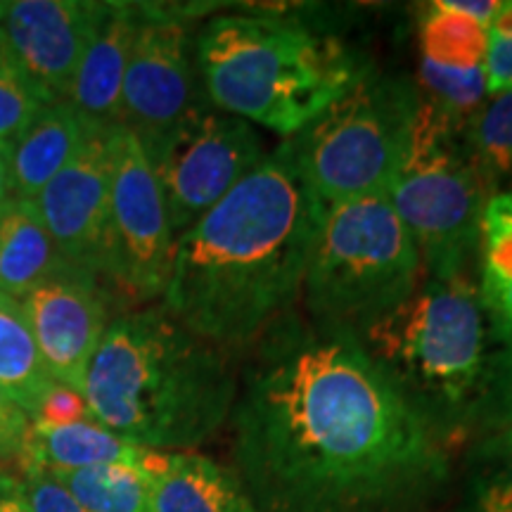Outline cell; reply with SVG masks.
Returning <instances> with one entry per match:
<instances>
[{
	"label": "cell",
	"mask_w": 512,
	"mask_h": 512,
	"mask_svg": "<svg viewBox=\"0 0 512 512\" xmlns=\"http://www.w3.org/2000/svg\"><path fill=\"white\" fill-rule=\"evenodd\" d=\"M254 512H430L451 451L356 330L290 311L247 349L230 413Z\"/></svg>",
	"instance_id": "cell-1"
},
{
	"label": "cell",
	"mask_w": 512,
	"mask_h": 512,
	"mask_svg": "<svg viewBox=\"0 0 512 512\" xmlns=\"http://www.w3.org/2000/svg\"><path fill=\"white\" fill-rule=\"evenodd\" d=\"M323 211L278 145L176 240L162 306L197 337L245 356L302 297Z\"/></svg>",
	"instance_id": "cell-2"
},
{
	"label": "cell",
	"mask_w": 512,
	"mask_h": 512,
	"mask_svg": "<svg viewBox=\"0 0 512 512\" xmlns=\"http://www.w3.org/2000/svg\"><path fill=\"white\" fill-rule=\"evenodd\" d=\"M356 335L448 451L512 427V337L470 275L427 278Z\"/></svg>",
	"instance_id": "cell-3"
},
{
	"label": "cell",
	"mask_w": 512,
	"mask_h": 512,
	"mask_svg": "<svg viewBox=\"0 0 512 512\" xmlns=\"http://www.w3.org/2000/svg\"><path fill=\"white\" fill-rule=\"evenodd\" d=\"M238 356L159 306L121 313L95 351L83 399L93 420L152 451H190L230 420Z\"/></svg>",
	"instance_id": "cell-4"
},
{
	"label": "cell",
	"mask_w": 512,
	"mask_h": 512,
	"mask_svg": "<svg viewBox=\"0 0 512 512\" xmlns=\"http://www.w3.org/2000/svg\"><path fill=\"white\" fill-rule=\"evenodd\" d=\"M209 105L292 138L354 83L366 62L335 31L290 10L226 12L195 31Z\"/></svg>",
	"instance_id": "cell-5"
},
{
	"label": "cell",
	"mask_w": 512,
	"mask_h": 512,
	"mask_svg": "<svg viewBox=\"0 0 512 512\" xmlns=\"http://www.w3.org/2000/svg\"><path fill=\"white\" fill-rule=\"evenodd\" d=\"M422 273L387 195L325 204L302 285L306 316L358 332L406 302Z\"/></svg>",
	"instance_id": "cell-6"
},
{
	"label": "cell",
	"mask_w": 512,
	"mask_h": 512,
	"mask_svg": "<svg viewBox=\"0 0 512 512\" xmlns=\"http://www.w3.org/2000/svg\"><path fill=\"white\" fill-rule=\"evenodd\" d=\"M387 200L411 233L430 278L470 275L491 192L467 150L463 124L422 95Z\"/></svg>",
	"instance_id": "cell-7"
},
{
	"label": "cell",
	"mask_w": 512,
	"mask_h": 512,
	"mask_svg": "<svg viewBox=\"0 0 512 512\" xmlns=\"http://www.w3.org/2000/svg\"><path fill=\"white\" fill-rule=\"evenodd\" d=\"M418 100L411 81L366 67L328 110L280 145L323 204L387 195Z\"/></svg>",
	"instance_id": "cell-8"
},
{
	"label": "cell",
	"mask_w": 512,
	"mask_h": 512,
	"mask_svg": "<svg viewBox=\"0 0 512 512\" xmlns=\"http://www.w3.org/2000/svg\"><path fill=\"white\" fill-rule=\"evenodd\" d=\"M176 240L268 157L256 128L209 102L145 152Z\"/></svg>",
	"instance_id": "cell-9"
},
{
	"label": "cell",
	"mask_w": 512,
	"mask_h": 512,
	"mask_svg": "<svg viewBox=\"0 0 512 512\" xmlns=\"http://www.w3.org/2000/svg\"><path fill=\"white\" fill-rule=\"evenodd\" d=\"M110 150V240L102 280L126 302L145 304L164 297L176 235L140 140L128 128L117 126L110 133Z\"/></svg>",
	"instance_id": "cell-10"
},
{
	"label": "cell",
	"mask_w": 512,
	"mask_h": 512,
	"mask_svg": "<svg viewBox=\"0 0 512 512\" xmlns=\"http://www.w3.org/2000/svg\"><path fill=\"white\" fill-rule=\"evenodd\" d=\"M138 8L119 126L128 128L147 152L209 100L197 72L195 31L188 15L150 3H138Z\"/></svg>",
	"instance_id": "cell-11"
},
{
	"label": "cell",
	"mask_w": 512,
	"mask_h": 512,
	"mask_svg": "<svg viewBox=\"0 0 512 512\" xmlns=\"http://www.w3.org/2000/svg\"><path fill=\"white\" fill-rule=\"evenodd\" d=\"M110 133L91 128L72 162L43 188L36 207L69 266L102 283L110 240Z\"/></svg>",
	"instance_id": "cell-12"
},
{
	"label": "cell",
	"mask_w": 512,
	"mask_h": 512,
	"mask_svg": "<svg viewBox=\"0 0 512 512\" xmlns=\"http://www.w3.org/2000/svg\"><path fill=\"white\" fill-rule=\"evenodd\" d=\"M48 375L81 392L107 325V294L95 275L79 268L53 275L19 299Z\"/></svg>",
	"instance_id": "cell-13"
},
{
	"label": "cell",
	"mask_w": 512,
	"mask_h": 512,
	"mask_svg": "<svg viewBox=\"0 0 512 512\" xmlns=\"http://www.w3.org/2000/svg\"><path fill=\"white\" fill-rule=\"evenodd\" d=\"M102 5L93 0H17L0 27L12 53L46 102L72 95L79 64L98 27Z\"/></svg>",
	"instance_id": "cell-14"
},
{
	"label": "cell",
	"mask_w": 512,
	"mask_h": 512,
	"mask_svg": "<svg viewBox=\"0 0 512 512\" xmlns=\"http://www.w3.org/2000/svg\"><path fill=\"white\" fill-rule=\"evenodd\" d=\"M138 3H105L76 72L69 102L93 128H112L121 121V91L136 41Z\"/></svg>",
	"instance_id": "cell-15"
},
{
	"label": "cell",
	"mask_w": 512,
	"mask_h": 512,
	"mask_svg": "<svg viewBox=\"0 0 512 512\" xmlns=\"http://www.w3.org/2000/svg\"><path fill=\"white\" fill-rule=\"evenodd\" d=\"M152 512H254L235 470L192 451H150Z\"/></svg>",
	"instance_id": "cell-16"
},
{
	"label": "cell",
	"mask_w": 512,
	"mask_h": 512,
	"mask_svg": "<svg viewBox=\"0 0 512 512\" xmlns=\"http://www.w3.org/2000/svg\"><path fill=\"white\" fill-rule=\"evenodd\" d=\"M152 448H143L121 439L88 418L74 425L36 430L29 425L24 434L19 463L24 472H74L98 465H128L145 472Z\"/></svg>",
	"instance_id": "cell-17"
},
{
	"label": "cell",
	"mask_w": 512,
	"mask_h": 512,
	"mask_svg": "<svg viewBox=\"0 0 512 512\" xmlns=\"http://www.w3.org/2000/svg\"><path fill=\"white\" fill-rule=\"evenodd\" d=\"M88 126L72 102H48L10 150L12 200L36 202L43 188L72 162Z\"/></svg>",
	"instance_id": "cell-18"
},
{
	"label": "cell",
	"mask_w": 512,
	"mask_h": 512,
	"mask_svg": "<svg viewBox=\"0 0 512 512\" xmlns=\"http://www.w3.org/2000/svg\"><path fill=\"white\" fill-rule=\"evenodd\" d=\"M36 202L10 200L0 209V292L24 299L43 280L67 271Z\"/></svg>",
	"instance_id": "cell-19"
},
{
	"label": "cell",
	"mask_w": 512,
	"mask_h": 512,
	"mask_svg": "<svg viewBox=\"0 0 512 512\" xmlns=\"http://www.w3.org/2000/svg\"><path fill=\"white\" fill-rule=\"evenodd\" d=\"M53 384L55 380L38 354L22 302L0 292V392L31 415Z\"/></svg>",
	"instance_id": "cell-20"
},
{
	"label": "cell",
	"mask_w": 512,
	"mask_h": 512,
	"mask_svg": "<svg viewBox=\"0 0 512 512\" xmlns=\"http://www.w3.org/2000/svg\"><path fill=\"white\" fill-rule=\"evenodd\" d=\"M477 287L496 328L512 337V192H501L486 202Z\"/></svg>",
	"instance_id": "cell-21"
},
{
	"label": "cell",
	"mask_w": 512,
	"mask_h": 512,
	"mask_svg": "<svg viewBox=\"0 0 512 512\" xmlns=\"http://www.w3.org/2000/svg\"><path fill=\"white\" fill-rule=\"evenodd\" d=\"M486 43H489V27L458 10L453 0H437L422 8V60L448 69L484 67Z\"/></svg>",
	"instance_id": "cell-22"
},
{
	"label": "cell",
	"mask_w": 512,
	"mask_h": 512,
	"mask_svg": "<svg viewBox=\"0 0 512 512\" xmlns=\"http://www.w3.org/2000/svg\"><path fill=\"white\" fill-rule=\"evenodd\" d=\"M460 512H512V427L470 444Z\"/></svg>",
	"instance_id": "cell-23"
},
{
	"label": "cell",
	"mask_w": 512,
	"mask_h": 512,
	"mask_svg": "<svg viewBox=\"0 0 512 512\" xmlns=\"http://www.w3.org/2000/svg\"><path fill=\"white\" fill-rule=\"evenodd\" d=\"M463 138L491 197L512 192V91L486 100L463 126Z\"/></svg>",
	"instance_id": "cell-24"
},
{
	"label": "cell",
	"mask_w": 512,
	"mask_h": 512,
	"mask_svg": "<svg viewBox=\"0 0 512 512\" xmlns=\"http://www.w3.org/2000/svg\"><path fill=\"white\" fill-rule=\"evenodd\" d=\"M55 477L88 512H152L150 479L138 467L98 465Z\"/></svg>",
	"instance_id": "cell-25"
},
{
	"label": "cell",
	"mask_w": 512,
	"mask_h": 512,
	"mask_svg": "<svg viewBox=\"0 0 512 512\" xmlns=\"http://www.w3.org/2000/svg\"><path fill=\"white\" fill-rule=\"evenodd\" d=\"M418 91L434 107L456 119L458 124H467L482 105L489 100L486 91V69H448L422 60L418 64Z\"/></svg>",
	"instance_id": "cell-26"
},
{
	"label": "cell",
	"mask_w": 512,
	"mask_h": 512,
	"mask_svg": "<svg viewBox=\"0 0 512 512\" xmlns=\"http://www.w3.org/2000/svg\"><path fill=\"white\" fill-rule=\"evenodd\" d=\"M46 105L48 102L24 72L0 27V147L12 150Z\"/></svg>",
	"instance_id": "cell-27"
},
{
	"label": "cell",
	"mask_w": 512,
	"mask_h": 512,
	"mask_svg": "<svg viewBox=\"0 0 512 512\" xmlns=\"http://www.w3.org/2000/svg\"><path fill=\"white\" fill-rule=\"evenodd\" d=\"M484 69L489 98L512 91V0H503L501 10L489 24Z\"/></svg>",
	"instance_id": "cell-28"
},
{
	"label": "cell",
	"mask_w": 512,
	"mask_h": 512,
	"mask_svg": "<svg viewBox=\"0 0 512 512\" xmlns=\"http://www.w3.org/2000/svg\"><path fill=\"white\" fill-rule=\"evenodd\" d=\"M93 418L88 411V403L81 392L55 382L46 396L38 401V406L29 415V425L36 430H53V427L74 425V422Z\"/></svg>",
	"instance_id": "cell-29"
},
{
	"label": "cell",
	"mask_w": 512,
	"mask_h": 512,
	"mask_svg": "<svg viewBox=\"0 0 512 512\" xmlns=\"http://www.w3.org/2000/svg\"><path fill=\"white\" fill-rule=\"evenodd\" d=\"M22 484L31 512H88L50 472H24Z\"/></svg>",
	"instance_id": "cell-30"
},
{
	"label": "cell",
	"mask_w": 512,
	"mask_h": 512,
	"mask_svg": "<svg viewBox=\"0 0 512 512\" xmlns=\"http://www.w3.org/2000/svg\"><path fill=\"white\" fill-rule=\"evenodd\" d=\"M29 430V415L0 392V458H19L24 434Z\"/></svg>",
	"instance_id": "cell-31"
},
{
	"label": "cell",
	"mask_w": 512,
	"mask_h": 512,
	"mask_svg": "<svg viewBox=\"0 0 512 512\" xmlns=\"http://www.w3.org/2000/svg\"><path fill=\"white\" fill-rule=\"evenodd\" d=\"M0 512H31L22 479L0 472Z\"/></svg>",
	"instance_id": "cell-32"
},
{
	"label": "cell",
	"mask_w": 512,
	"mask_h": 512,
	"mask_svg": "<svg viewBox=\"0 0 512 512\" xmlns=\"http://www.w3.org/2000/svg\"><path fill=\"white\" fill-rule=\"evenodd\" d=\"M12 200V181H10V150L0 147V209Z\"/></svg>",
	"instance_id": "cell-33"
}]
</instances>
